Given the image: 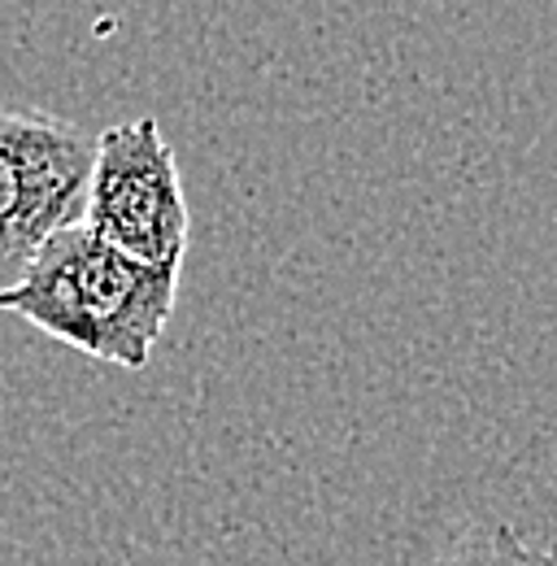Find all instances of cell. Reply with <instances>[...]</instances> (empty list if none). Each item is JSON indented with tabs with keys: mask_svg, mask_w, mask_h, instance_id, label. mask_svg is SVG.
Returning <instances> with one entry per match:
<instances>
[{
	"mask_svg": "<svg viewBox=\"0 0 557 566\" xmlns=\"http://www.w3.org/2000/svg\"><path fill=\"white\" fill-rule=\"evenodd\" d=\"M523 563H527V558H523ZM514 566H518V563H514Z\"/></svg>",
	"mask_w": 557,
	"mask_h": 566,
	"instance_id": "6",
	"label": "cell"
},
{
	"mask_svg": "<svg viewBox=\"0 0 557 566\" xmlns=\"http://www.w3.org/2000/svg\"><path fill=\"white\" fill-rule=\"evenodd\" d=\"M22 266H27V258H22V253H18V249H13V244L0 235V292H4L9 283L22 275Z\"/></svg>",
	"mask_w": 557,
	"mask_h": 566,
	"instance_id": "5",
	"label": "cell"
},
{
	"mask_svg": "<svg viewBox=\"0 0 557 566\" xmlns=\"http://www.w3.org/2000/svg\"><path fill=\"white\" fill-rule=\"evenodd\" d=\"M96 140L66 118L0 109V235L31 262L40 240L83 218Z\"/></svg>",
	"mask_w": 557,
	"mask_h": 566,
	"instance_id": "3",
	"label": "cell"
},
{
	"mask_svg": "<svg viewBox=\"0 0 557 566\" xmlns=\"http://www.w3.org/2000/svg\"><path fill=\"white\" fill-rule=\"evenodd\" d=\"M179 301V271H157L105 244L83 222L40 240L0 310L83 357L144 370Z\"/></svg>",
	"mask_w": 557,
	"mask_h": 566,
	"instance_id": "1",
	"label": "cell"
},
{
	"mask_svg": "<svg viewBox=\"0 0 557 566\" xmlns=\"http://www.w3.org/2000/svg\"><path fill=\"white\" fill-rule=\"evenodd\" d=\"M523 558H532L527 545L509 527H492V532H480V536L462 541L449 558H440V563L431 566H514L523 563Z\"/></svg>",
	"mask_w": 557,
	"mask_h": 566,
	"instance_id": "4",
	"label": "cell"
},
{
	"mask_svg": "<svg viewBox=\"0 0 557 566\" xmlns=\"http://www.w3.org/2000/svg\"><path fill=\"white\" fill-rule=\"evenodd\" d=\"M78 222L144 266L183 271L192 213L175 148L157 118L144 114L96 136Z\"/></svg>",
	"mask_w": 557,
	"mask_h": 566,
	"instance_id": "2",
	"label": "cell"
}]
</instances>
